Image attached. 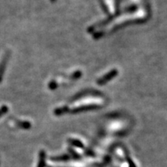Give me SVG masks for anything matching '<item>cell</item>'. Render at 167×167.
<instances>
[{"instance_id":"obj_3","label":"cell","mask_w":167,"mask_h":167,"mask_svg":"<svg viewBox=\"0 0 167 167\" xmlns=\"http://www.w3.org/2000/svg\"><path fill=\"white\" fill-rule=\"evenodd\" d=\"M56 0H51V2H55Z\"/></svg>"},{"instance_id":"obj_1","label":"cell","mask_w":167,"mask_h":167,"mask_svg":"<svg viewBox=\"0 0 167 167\" xmlns=\"http://www.w3.org/2000/svg\"><path fill=\"white\" fill-rule=\"evenodd\" d=\"M118 73V70H111L110 72H108L107 74H105V76L102 77V78H100V79L98 80L97 83L98 85H105V84H106V83H108V81H110L111 79H112V78H114L117 75Z\"/></svg>"},{"instance_id":"obj_2","label":"cell","mask_w":167,"mask_h":167,"mask_svg":"<svg viewBox=\"0 0 167 167\" xmlns=\"http://www.w3.org/2000/svg\"><path fill=\"white\" fill-rule=\"evenodd\" d=\"M98 108V105H86V106L84 107H81V108H76L75 110H73V112H80V111H87V110H91V109H95V108Z\"/></svg>"}]
</instances>
